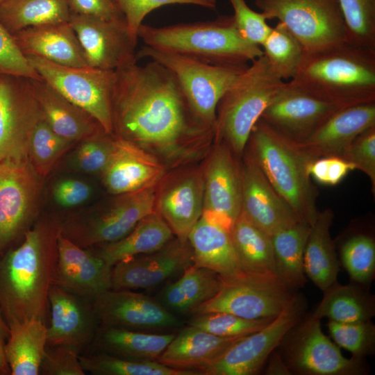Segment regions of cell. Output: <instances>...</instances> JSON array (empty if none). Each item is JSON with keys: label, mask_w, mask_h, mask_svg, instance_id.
Segmentation results:
<instances>
[{"label": "cell", "mask_w": 375, "mask_h": 375, "mask_svg": "<svg viewBox=\"0 0 375 375\" xmlns=\"http://www.w3.org/2000/svg\"><path fill=\"white\" fill-rule=\"evenodd\" d=\"M113 135L140 147L166 150L214 131L194 115L173 74L156 61L115 70Z\"/></svg>", "instance_id": "6da1fadb"}, {"label": "cell", "mask_w": 375, "mask_h": 375, "mask_svg": "<svg viewBox=\"0 0 375 375\" xmlns=\"http://www.w3.org/2000/svg\"><path fill=\"white\" fill-rule=\"evenodd\" d=\"M61 224L56 216L40 215L1 262L0 306L7 323L38 319L47 324Z\"/></svg>", "instance_id": "7a4b0ae2"}, {"label": "cell", "mask_w": 375, "mask_h": 375, "mask_svg": "<svg viewBox=\"0 0 375 375\" xmlns=\"http://www.w3.org/2000/svg\"><path fill=\"white\" fill-rule=\"evenodd\" d=\"M290 81L339 108L375 102V50L346 41L305 51Z\"/></svg>", "instance_id": "3957f363"}, {"label": "cell", "mask_w": 375, "mask_h": 375, "mask_svg": "<svg viewBox=\"0 0 375 375\" xmlns=\"http://www.w3.org/2000/svg\"><path fill=\"white\" fill-rule=\"evenodd\" d=\"M138 38L146 46L215 65L247 66L248 62L263 55L260 47L248 42L240 35L233 15L162 27L142 24Z\"/></svg>", "instance_id": "277c9868"}, {"label": "cell", "mask_w": 375, "mask_h": 375, "mask_svg": "<svg viewBox=\"0 0 375 375\" xmlns=\"http://www.w3.org/2000/svg\"><path fill=\"white\" fill-rule=\"evenodd\" d=\"M247 147L299 221L312 226L319 212L318 190L311 181L308 167L315 159L260 118L252 128Z\"/></svg>", "instance_id": "5b68a950"}, {"label": "cell", "mask_w": 375, "mask_h": 375, "mask_svg": "<svg viewBox=\"0 0 375 375\" xmlns=\"http://www.w3.org/2000/svg\"><path fill=\"white\" fill-rule=\"evenodd\" d=\"M285 82L262 55L251 62L222 96L214 134L234 155L243 154L252 128Z\"/></svg>", "instance_id": "8992f818"}, {"label": "cell", "mask_w": 375, "mask_h": 375, "mask_svg": "<svg viewBox=\"0 0 375 375\" xmlns=\"http://www.w3.org/2000/svg\"><path fill=\"white\" fill-rule=\"evenodd\" d=\"M144 58L158 62L173 74L194 115L204 126L213 130L220 98L249 65H210L146 45L136 52L138 60Z\"/></svg>", "instance_id": "52a82bcc"}, {"label": "cell", "mask_w": 375, "mask_h": 375, "mask_svg": "<svg viewBox=\"0 0 375 375\" xmlns=\"http://www.w3.org/2000/svg\"><path fill=\"white\" fill-rule=\"evenodd\" d=\"M220 278L218 292L193 315L224 312L249 319L274 318L298 299L274 274L241 272Z\"/></svg>", "instance_id": "ba28073f"}, {"label": "cell", "mask_w": 375, "mask_h": 375, "mask_svg": "<svg viewBox=\"0 0 375 375\" xmlns=\"http://www.w3.org/2000/svg\"><path fill=\"white\" fill-rule=\"evenodd\" d=\"M117 195L108 206L62 221L61 233L83 248L112 242L124 238L154 211L156 196L152 186Z\"/></svg>", "instance_id": "9c48e42d"}, {"label": "cell", "mask_w": 375, "mask_h": 375, "mask_svg": "<svg viewBox=\"0 0 375 375\" xmlns=\"http://www.w3.org/2000/svg\"><path fill=\"white\" fill-rule=\"evenodd\" d=\"M267 20L277 19L303 46L319 51L348 41L338 0H255Z\"/></svg>", "instance_id": "30bf717a"}, {"label": "cell", "mask_w": 375, "mask_h": 375, "mask_svg": "<svg viewBox=\"0 0 375 375\" xmlns=\"http://www.w3.org/2000/svg\"><path fill=\"white\" fill-rule=\"evenodd\" d=\"M41 78L113 135L111 98L115 71L60 65L26 56Z\"/></svg>", "instance_id": "8fae6325"}, {"label": "cell", "mask_w": 375, "mask_h": 375, "mask_svg": "<svg viewBox=\"0 0 375 375\" xmlns=\"http://www.w3.org/2000/svg\"><path fill=\"white\" fill-rule=\"evenodd\" d=\"M42 179L28 159L0 160V253L40 216Z\"/></svg>", "instance_id": "7c38bea8"}, {"label": "cell", "mask_w": 375, "mask_h": 375, "mask_svg": "<svg viewBox=\"0 0 375 375\" xmlns=\"http://www.w3.org/2000/svg\"><path fill=\"white\" fill-rule=\"evenodd\" d=\"M321 319L308 317L286 335L283 360L291 372L303 375H360L366 372L362 358H345L326 335Z\"/></svg>", "instance_id": "4fadbf2b"}, {"label": "cell", "mask_w": 375, "mask_h": 375, "mask_svg": "<svg viewBox=\"0 0 375 375\" xmlns=\"http://www.w3.org/2000/svg\"><path fill=\"white\" fill-rule=\"evenodd\" d=\"M303 305L298 298L262 328L241 338L199 371L201 375H252L262 367L289 331L300 322Z\"/></svg>", "instance_id": "5bb4252c"}, {"label": "cell", "mask_w": 375, "mask_h": 375, "mask_svg": "<svg viewBox=\"0 0 375 375\" xmlns=\"http://www.w3.org/2000/svg\"><path fill=\"white\" fill-rule=\"evenodd\" d=\"M42 118L30 79L0 74V160L28 159L31 137Z\"/></svg>", "instance_id": "9a60e30c"}, {"label": "cell", "mask_w": 375, "mask_h": 375, "mask_svg": "<svg viewBox=\"0 0 375 375\" xmlns=\"http://www.w3.org/2000/svg\"><path fill=\"white\" fill-rule=\"evenodd\" d=\"M68 22L88 67L115 71L137 62L138 42L131 36L124 17L103 19L71 14Z\"/></svg>", "instance_id": "2e32d148"}, {"label": "cell", "mask_w": 375, "mask_h": 375, "mask_svg": "<svg viewBox=\"0 0 375 375\" xmlns=\"http://www.w3.org/2000/svg\"><path fill=\"white\" fill-rule=\"evenodd\" d=\"M92 304L99 324L105 326L150 332L181 325L156 299L130 290L109 289Z\"/></svg>", "instance_id": "e0dca14e"}, {"label": "cell", "mask_w": 375, "mask_h": 375, "mask_svg": "<svg viewBox=\"0 0 375 375\" xmlns=\"http://www.w3.org/2000/svg\"><path fill=\"white\" fill-rule=\"evenodd\" d=\"M340 108L286 81L260 119L294 142L310 135Z\"/></svg>", "instance_id": "ac0fdd59"}, {"label": "cell", "mask_w": 375, "mask_h": 375, "mask_svg": "<svg viewBox=\"0 0 375 375\" xmlns=\"http://www.w3.org/2000/svg\"><path fill=\"white\" fill-rule=\"evenodd\" d=\"M188 242L172 240L157 251L118 262L112 268L111 289H147L183 272L193 264Z\"/></svg>", "instance_id": "d6986e66"}, {"label": "cell", "mask_w": 375, "mask_h": 375, "mask_svg": "<svg viewBox=\"0 0 375 375\" xmlns=\"http://www.w3.org/2000/svg\"><path fill=\"white\" fill-rule=\"evenodd\" d=\"M48 299L47 346H67L80 353L92 344L99 325L92 301L54 284Z\"/></svg>", "instance_id": "ffe728a7"}, {"label": "cell", "mask_w": 375, "mask_h": 375, "mask_svg": "<svg viewBox=\"0 0 375 375\" xmlns=\"http://www.w3.org/2000/svg\"><path fill=\"white\" fill-rule=\"evenodd\" d=\"M242 213L271 236L299 219L272 188L250 151L240 166Z\"/></svg>", "instance_id": "44dd1931"}, {"label": "cell", "mask_w": 375, "mask_h": 375, "mask_svg": "<svg viewBox=\"0 0 375 375\" xmlns=\"http://www.w3.org/2000/svg\"><path fill=\"white\" fill-rule=\"evenodd\" d=\"M112 268L93 249L76 244L60 232L53 284L93 301L100 294L111 289Z\"/></svg>", "instance_id": "7402d4cb"}, {"label": "cell", "mask_w": 375, "mask_h": 375, "mask_svg": "<svg viewBox=\"0 0 375 375\" xmlns=\"http://www.w3.org/2000/svg\"><path fill=\"white\" fill-rule=\"evenodd\" d=\"M242 208L241 175L231 149L219 142L210 157L203 182V212L231 228Z\"/></svg>", "instance_id": "603a6c76"}, {"label": "cell", "mask_w": 375, "mask_h": 375, "mask_svg": "<svg viewBox=\"0 0 375 375\" xmlns=\"http://www.w3.org/2000/svg\"><path fill=\"white\" fill-rule=\"evenodd\" d=\"M375 126V102L340 108L304 140L295 142L314 159L342 158L353 140Z\"/></svg>", "instance_id": "cb8c5ba5"}, {"label": "cell", "mask_w": 375, "mask_h": 375, "mask_svg": "<svg viewBox=\"0 0 375 375\" xmlns=\"http://www.w3.org/2000/svg\"><path fill=\"white\" fill-rule=\"evenodd\" d=\"M114 137L110 158L101 173L108 192L117 195L153 186L164 172L159 161L142 147Z\"/></svg>", "instance_id": "d4e9b609"}, {"label": "cell", "mask_w": 375, "mask_h": 375, "mask_svg": "<svg viewBox=\"0 0 375 375\" xmlns=\"http://www.w3.org/2000/svg\"><path fill=\"white\" fill-rule=\"evenodd\" d=\"M13 38L26 56H36L65 66L88 67L75 31L69 22L24 28Z\"/></svg>", "instance_id": "484cf974"}, {"label": "cell", "mask_w": 375, "mask_h": 375, "mask_svg": "<svg viewBox=\"0 0 375 375\" xmlns=\"http://www.w3.org/2000/svg\"><path fill=\"white\" fill-rule=\"evenodd\" d=\"M192 249L193 264L209 269L220 276H228L242 271L230 228L203 212L188 236Z\"/></svg>", "instance_id": "4316f807"}, {"label": "cell", "mask_w": 375, "mask_h": 375, "mask_svg": "<svg viewBox=\"0 0 375 375\" xmlns=\"http://www.w3.org/2000/svg\"><path fill=\"white\" fill-rule=\"evenodd\" d=\"M43 119L59 135L77 143L103 129L88 113L43 79H30Z\"/></svg>", "instance_id": "83f0119b"}, {"label": "cell", "mask_w": 375, "mask_h": 375, "mask_svg": "<svg viewBox=\"0 0 375 375\" xmlns=\"http://www.w3.org/2000/svg\"><path fill=\"white\" fill-rule=\"evenodd\" d=\"M242 337H220L189 325L175 334L156 360L174 369L199 371Z\"/></svg>", "instance_id": "f1b7e54d"}, {"label": "cell", "mask_w": 375, "mask_h": 375, "mask_svg": "<svg viewBox=\"0 0 375 375\" xmlns=\"http://www.w3.org/2000/svg\"><path fill=\"white\" fill-rule=\"evenodd\" d=\"M159 213L181 242L188 236L203 211V182L192 175L167 187L158 199Z\"/></svg>", "instance_id": "f546056e"}, {"label": "cell", "mask_w": 375, "mask_h": 375, "mask_svg": "<svg viewBox=\"0 0 375 375\" xmlns=\"http://www.w3.org/2000/svg\"><path fill=\"white\" fill-rule=\"evenodd\" d=\"M174 336L99 324L92 344L98 351L119 358L156 360Z\"/></svg>", "instance_id": "4dcf8cb0"}, {"label": "cell", "mask_w": 375, "mask_h": 375, "mask_svg": "<svg viewBox=\"0 0 375 375\" xmlns=\"http://www.w3.org/2000/svg\"><path fill=\"white\" fill-rule=\"evenodd\" d=\"M173 235L160 214L153 211L142 218L122 239L92 247L112 267L122 260L160 249L172 240Z\"/></svg>", "instance_id": "1f68e13d"}, {"label": "cell", "mask_w": 375, "mask_h": 375, "mask_svg": "<svg viewBox=\"0 0 375 375\" xmlns=\"http://www.w3.org/2000/svg\"><path fill=\"white\" fill-rule=\"evenodd\" d=\"M334 214L331 209L318 212L307 238L303 253L306 275L322 291L337 281L339 260L330 228Z\"/></svg>", "instance_id": "d6a6232c"}, {"label": "cell", "mask_w": 375, "mask_h": 375, "mask_svg": "<svg viewBox=\"0 0 375 375\" xmlns=\"http://www.w3.org/2000/svg\"><path fill=\"white\" fill-rule=\"evenodd\" d=\"M221 283L218 274L192 264L183 271L178 279L165 285L156 299L174 314L192 312L212 299L219 290Z\"/></svg>", "instance_id": "836d02e7"}, {"label": "cell", "mask_w": 375, "mask_h": 375, "mask_svg": "<svg viewBox=\"0 0 375 375\" xmlns=\"http://www.w3.org/2000/svg\"><path fill=\"white\" fill-rule=\"evenodd\" d=\"M10 333L4 348L12 375H38L44 358L47 324L30 319L8 323Z\"/></svg>", "instance_id": "e575fe53"}, {"label": "cell", "mask_w": 375, "mask_h": 375, "mask_svg": "<svg viewBox=\"0 0 375 375\" xmlns=\"http://www.w3.org/2000/svg\"><path fill=\"white\" fill-rule=\"evenodd\" d=\"M322 292V299L312 314L315 318L349 323L370 320L375 315L374 297L360 285H342L337 281Z\"/></svg>", "instance_id": "d590c367"}, {"label": "cell", "mask_w": 375, "mask_h": 375, "mask_svg": "<svg viewBox=\"0 0 375 375\" xmlns=\"http://www.w3.org/2000/svg\"><path fill=\"white\" fill-rule=\"evenodd\" d=\"M310 229L309 224L299 222L272 235L275 274L290 290L306 281L303 253Z\"/></svg>", "instance_id": "8d00e7d4"}, {"label": "cell", "mask_w": 375, "mask_h": 375, "mask_svg": "<svg viewBox=\"0 0 375 375\" xmlns=\"http://www.w3.org/2000/svg\"><path fill=\"white\" fill-rule=\"evenodd\" d=\"M230 233L242 272L276 274L270 235L241 212L232 224Z\"/></svg>", "instance_id": "74e56055"}, {"label": "cell", "mask_w": 375, "mask_h": 375, "mask_svg": "<svg viewBox=\"0 0 375 375\" xmlns=\"http://www.w3.org/2000/svg\"><path fill=\"white\" fill-rule=\"evenodd\" d=\"M67 0H6L0 3V22L11 33L46 24L68 22Z\"/></svg>", "instance_id": "f35d334b"}, {"label": "cell", "mask_w": 375, "mask_h": 375, "mask_svg": "<svg viewBox=\"0 0 375 375\" xmlns=\"http://www.w3.org/2000/svg\"><path fill=\"white\" fill-rule=\"evenodd\" d=\"M83 370L95 375H201L197 370L169 367L156 360H132L103 352L79 356Z\"/></svg>", "instance_id": "ab89813d"}, {"label": "cell", "mask_w": 375, "mask_h": 375, "mask_svg": "<svg viewBox=\"0 0 375 375\" xmlns=\"http://www.w3.org/2000/svg\"><path fill=\"white\" fill-rule=\"evenodd\" d=\"M261 48L272 70L283 81L294 76L305 52L299 41L279 22L272 27Z\"/></svg>", "instance_id": "60d3db41"}, {"label": "cell", "mask_w": 375, "mask_h": 375, "mask_svg": "<svg viewBox=\"0 0 375 375\" xmlns=\"http://www.w3.org/2000/svg\"><path fill=\"white\" fill-rule=\"evenodd\" d=\"M75 143L57 134L42 118L31 137L28 160L33 169L44 178Z\"/></svg>", "instance_id": "b9f144b4"}, {"label": "cell", "mask_w": 375, "mask_h": 375, "mask_svg": "<svg viewBox=\"0 0 375 375\" xmlns=\"http://www.w3.org/2000/svg\"><path fill=\"white\" fill-rule=\"evenodd\" d=\"M340 259L353 283L365 286L375 273V241L365 233L348 238L340 247Z\"/></svg>", "instance_id": "7bdbcfd3"}, {"label": "cell", "mask_w": 375, "mask_h": 375, "mask_svg": "<svg viewBox=\"0 0 375 375\" xmlns=\"http://www.w3.org/2000/svg\"><path fill=\"white\" fill-rule=\"evenodd\" d=\"M348 41L375 50V0H338Z\"/></svg>", "instance_id": "ee69618b"}, {"label": "cell", "mask_w": 375, "mask_h": 375, "mask_svg": "<svg viewBox=\"0 0 375 375\" xmlns=\"http://www.w3.org/2000/svg\"><path fill=\"white\" fill-rule=\"evenodd\" d=\"M274 318L249 319L224 312L194 315L190 326L220 337H240L259 331Z\"/></svg>", "instance_id": "f6af8a7d"}, {"label": "cell", "mask_w": 375, "mask_h": 375, "mask_svg": "<svg viewBox=\"0 0 375 375\" xmlns=\"http://www.w3.org/2000/svg\"><path fill=\"white\" fill-rule=\"evenodd\" d=\"M327 327L334 342L349 351L352 357L363 359L374 354L375 325L371 319L349 323L328 321Z\"/></svg>", "instance_id": "bcb514c9"}, {"label": "cell", "mask_w": 375, "mask_h": 375, "mask_svg": "<svg viewBox=\"0 0 375 375\" xmlns=\"http://www.w3.org/2000/svg\"><path fill=\"white\" fill-rule=\"evenodd\" d=\"M114 138L101 129L78 142L72 155L73 165L85 173H101L110 158Z\"/></svg>", "instance_id": "7dc6e473"}, {"label": "cell", "mask_w": 375, "mask_h": 375, "mask_svg": "<svg viewBox=\"0 0 375 375\" xmlns=\"http://www.w3.org/2000/svg\"><path fill=\"white\" fill-rule=\"evenodd\" d=\"M123 15L128 32L138 42V31L145 17L153 10L170 4H192L214 10L217 0H110Z\"/></svg>", "instance_id": "c3c4849f"}, {"label": "cell", "mask_w": 375, "mask_h": 375, "mask_svg": "<svg viewBox=\"0 0 375 375\" xmlns=\"http://www.w3.org/2000/svg\"><path fill=\"white\" fill-rule=\"evenodd\" d=\"M0 74L28 79H42L11 34L0 22Z\"/></svg>", "instance_id": "681fc988"}, {"label": "cell", "mask_w": 375, "mask_h": 375, "mask_svg": "<svg viewBox=\"0 0 375 375\" xmlns=\"http://www.w3.org/2000/svg\"><path fill=\"white\" fill-rule=\"evenodd\" d=\"M229 1L234 11L235 25L240 35L248 42L261 47L272 29L265 15L253 10L245 0Z\"/></svg>", "instance_id": "f907efd6"}, {"label": "cell", "mask_w": 375, "mask_h": 375, "mask_svg": "<svg viewBox=\"0 0 375 375\" xmlns=\"http://www.w3.org/2000/svg\"><path fill=\"white\" fill-rule=\"evenodd\" d=\"M342 159L369 178L372 191L375 193V126L360 134L345 151Z\"/></svg>", "instance_id": "816d5d0a"}, {"label": "cell", "mask_w": 375, "mask_h": 375, "mask_svg": "<svg viewBox=\"0 0 375 375\" xmlns=\"http://www.w3.org/2000/svg\"><path fill=\"white\" fill-rule=\"evenodd\" d=\"M79 352L67 346H47L40 374L84 375Z\"/></svg>", "instance_id": "f5cc1de1"}, {"label": "cell", "mask_w": 375, "mask_h": 375, "mask_svg": "<svg viewBox=\"0 0 375 375\" xmlns=\"http://www.w3.org/2000/svg\"><path fill=\"white\" fill-rule=\"evenodd\" d=\"M353 169L355 168L351 163L335 156L315 159L308 167L310 177L317 183L326 185H337Z\"/></svg>", "instance_id": "db71d44e"}, {"label": "cell", "mask_w": 375, "mask_h": 375, "mask_svg": "<svg viewBox=\"0 0 375 375\" xmlns=\"http://www.w3.org/2000/svg\"><path fill=\"white\" fill-rule=\"evenodd\" d=\"M91 193V188L87 183L76 178H65L58 181L52 191L57 204L67 208L85 203Z\"/></svg>", "instance_id": "11a10c76"}, {"label": "cell", "mask_w": 375, "mask_h": 375, "mask_svg": "<svg viewBox=\"0 0 375 375\" xmlns=\"http://www.w3.org/2000/svg\"><path fill=\"white\" fill-rule=\"evenodd\" d=\"M71 14L103 19L124 17L110 0H67Z\"/></svg>", "instance_id": "9f6ffc18"}, {"label": "cell", "mask_w": 375, "mask_h": 375, "mask_svg": "<svg viewBox=\"0 0 375 375\" xmlns=\"http://www.w3.org/2000/svg\"><path fill=\"white\" fill-rule=\"evenodd\" d=\"M10 329L0 306V375L10 374L4 353L6 343L9 336Z\"/></svg>", "instance_id": "6f0895ef"}, {"label": "cell", "mask_w": 375, "mask_h": 375, "mask_svg": "<svg viewBox=\"0 0 375 375\" xmlns=\"http://www.w3.org/2000/svg\"><path fill=\"white\" fill-rule=\"evenodd\" d=\"M265 370L266 374L288 375L291 372L283 358L278 353H274Z\"/></svg>", "instance_id": "680465c9"}, {"label": "cell", "mask_w": 375, "mask_h": 375, "mask_svg": "<svg viewBox=\"0 0 375 375\" xmlns=\"http://www.w3.org/2000/svg\"><path fill=\"white\" fill-rule=\"evenodd\" d=\"M6 0H0V3L5 1Z\"/></svg>", "instance_id": "91938a15"}]
</instances>
